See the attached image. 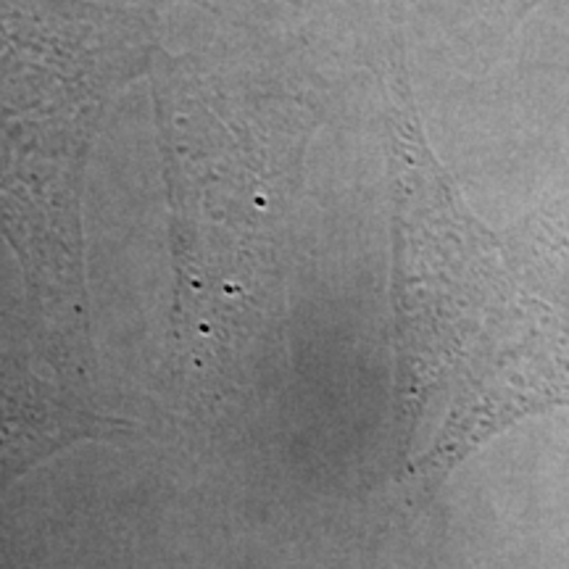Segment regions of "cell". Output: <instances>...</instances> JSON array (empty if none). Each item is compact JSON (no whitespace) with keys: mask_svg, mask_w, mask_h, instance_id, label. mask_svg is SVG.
Returning a JSON list of instances; mask_svg holds the SVG:
<instances>
[{"mask_svg":"<svg viewBox=\"0 0 569 569\" xmlns=\"http://www.w3.org/2000/svg\"><path fill=\"white\" fill-rule=\"evenodd\" d=\"M151 74L172 209L174 377L219 401L280 338L306 113L193 61L159 56Z\"/></svg>","mask_w":569,"mask_h":569,"instance_id":"obj_2","label":"cell"},{"mask_svg":"<svg viewBox=\"0 0 569 569\" xmlns=\"http://www.w3.org/2000/svg\"><path fill=\"white\" fill-rule=\"evenodd\" d=\"M398 396L411 493L498 432L569 409V196L490 230L427 142L401 61L386 74Z\"/></svg>","mask_w":569,"mask_h":569,"instance_id":"obj_1","label":"cell"},{"mask_svg":"<svg viewBox=\"0 0 569 569\" xmlns=\"http://www.w3.org/2000/svg\"><path fill=\"white\" fill-rule=\"evenodd\" d=\"M122 430L51 380L0 365V490L61 448Z\"/></svg>","mask_w":569,"mask_h":569,"instance_id":"obj_4","label":"cell"},{"mask_svg":"<svg viewBox=\"0 0 569 569\" xmlns=\"http://www.w3.org/2000/svg\"><path fill=\"white\" fill-rule=\"evenodd\" d=\"M159 59L153 19L96 0H0V232L34 301L88 330L82 196L106 113Z\"/></svg>","mask_w":569,"mask_h":569,"instance_id":"obj_3","label":"cell"},{"mask_svg":"<svg viewBox=\"0 0 569 569\" xmlns=\"http://www.w3.org/2000/svg\"><path fill=\"white\" fill-rule=\"evenodd\" d=\"M486 3L503 27H517L543 0H486Z\"/></svg>","mask_w":569,"mask_h":569,"instance_id":"obj_5","label":"cell"}]
</instances>
